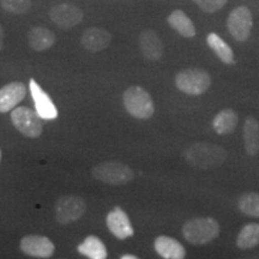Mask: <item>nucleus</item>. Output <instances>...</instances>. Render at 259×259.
Instances as JSON below:
<instances>
[{
  "label": "nucleus",
  "instance_id": "nucleus-7",
  "mask_svg": "<svg viewBox=\"0 0 259 259\" xmlns=\"http://www.w3.org/2000/svg\"><path fill=\"white\" fill-rule=\"evenodd\" d=\"M42 119L36 111L29 107H16L11 112V121L22 135L28 138H37L42 134Z\"/></svg>",
  "mask_w": 259,
  "mask_h": 259
},
{
  "label": "nucleus",
  "instance_id": "nucleus-29",
  "mask_svg": "<svg viewBox=\"0 0 259 259\" xmlns=\"http://www.w3.org/2000/svg\"><path fill=\"white\" fill-rule=\"evenodd\" d=\"M0 160H2V150H0Z\"/></svg>",
  "mask_w": 259,
  "mask_h": 259
},
{
  "label": "nucleus",
  "instance_id": "nucleus-14",
  "mask_svg": "<svg viewBox=\"0 0 259 259\" xmlns=\"http://www.w3.org/2000/svg\"><path fill=\"white\" fill-rule=\"evenodd\" d=\"M112 35L111 32L107 31L106 29L99 27H92L85 29L80 37V44L82 46L90 52L97 53L106 50L111 45Z\"/></svg>",
  "mask_w": 259,
  "mask_h": 259
},
{
  "label": "nucleus",
  "instance_id": "nucleus-13",
  "mask_svg": "<svg viewBox=\"0 0 259 259\" xmlns=\"http://www.w3.org/2000/svg\"><path fill=\"white\" fill-rule=\"evenodd\" d=\"M27 94L22 82H11L0 89V113H8L15 109L23 101Z\"/></svg>",
  "mask_w": 259,
  "mask_h": 259
},
{
  "label": "nucleus",
  "instance_id": "nucleus-1",
  "mask_svg": "<svg viewBox=\"0 0 259 259\" xmlns=\"http://www.w3.org/2000/svg\"><path fill=\"white\" fill-rule=\"evenodd\" d=\"M226 149L208 142H199L187 149L185 153L186 162L196 169H215L227 160Z\"/></svg>",
  "mask_w": 259,
  "mask_h": 259
},
{
  "label": "nucleus",
  "instance_id": "nucleus-10",
  "mask_svg": "<svg viewBox=\"0 0 259 259\" xmlns=\"http://www.w3.org/2000/svg\"><path fill=\"white\" fill-rule=\"evenodd\" d=\"M21 250L24 254L34 258H51L56 246L47 236L25 235L21 240Z\"/></svg>",
  "mask_w": 259,
  "mask_h": 259
},
{
  "label": "nucleus",
  "instance_id": "nucleus-19",
  "mask_svg": "<svg viewBox=\"0 0 259 259\" xmlns=\"http://www.w3.org/2000/svg\"><path fill=\"white\" fill-rule=\"evenodd\" d=\"M239 122V116L231 108L222 109L212 120V128L218 135H229L234 132Z\"/></svg>",
  "mask_w": 259,
  "mask_h": 259
},
{
  "label": "nucleus",
  "instance_id": "nucleus-17",
  "mask_svg": "<svg viewBox=\"0 0 259 259\" xmlns=\"http://www.w3.org/2000/svg\"><path fill=\"white\" fill-rule=\"evenodd\" d=\"M56 34L44 27H34L28 32V42L31 50L44 52L50 50L56 44Z\"/></svg>",
  "mask_w": 259,
  "mask_h": 259
},
{
  "label": "nucleus",
  "instance_id": "nucleus-12",
  "mask_svg": "<svg viewBox=\"0 0 259 259\" xmlns=\"http://www.w3.org/2000/svg\"><path fill=\"white\" fill-rule=\"evenodd\" d=\"M106 223L108 229L115 238L127 239L134 235V228H132L131 221H130L127 213L122 210L120 206H115L111 212L107 215Z\"/></svg>",
  "mask_w": 259,
  "mask_h": 259
},
{
  "label": "nucleus",
  "instance_id": "nucleus-15",
  "mask_svg": "<svg viewBox=\"0 0 259 259\" xmlns=\"http://www.w3.org/2000/svg\"><path fill=\"white\" fill-rule=\"evenodd\" d=\"M139 48L142 54L149 60H158L163 54V44L156 34V31L147 30L142 31L139 35Z\"/></svg>",
  "mask_w": 259,
  "mask_h": 259
},
{
  "label": "nucleus",
  "instance_id": "nucleus-27",
  "mask_svg": "<svg viewBox=\"0 0 259 259\" xmlns=\"http://www.w3.org/2000/svg\"><path fill=\"white\" fill-rule=\"evenodd\" d=\"M3 47H4V30L0 25V50H3Z\"/></svg>",
  "mask_w": 259,
  "mask_h": 259
},
{
  "label": "nucleus",
  "instance_id": "nucleus-25",
  "mask_svg": "<svg viewBox=\"0 0 259 259\" xmlns=\"http://www.w3.org/2000/svg\"><path fill=\"white\" fill-rule=\"evenodd\" d=\"M5 11L14 15H24L30 10V0H0Z\"/></svg>",
  "mask_w": 259,
  "mask_h": 259
},
{
  "label": "nucleus",
  "instance_id": "nucleus-22",
  "mask_svg": "<svg viewBox=\"0 0 259 259\" xmlns=\"http://www.w3.org/2000/svg\"><path fill=\"white\" fill-rule=\"evenodd\" d=\"M77 251L80 254L90 259H106L107 248L103 242L95 235H89L84 239L82 244L78 245Z\"/></svg>",
  "mask_w": 259,
  "mask_h": 259
},
{
  "label": "nucleus",
  "instance_id": "nucleus-4",
  "mask_svg": "<svg viewBox=\"0 0 259 259\" xmlns=\"http://www.w3.org/2000/svg\"><path fill=\"white\" fill-rule=\"evenodd\" d=\"M93 177L96 180L113 186L125 185L134 179V170L127 164L119 161H107L93 168Z\"/></svg>",
  "mask_w": 259,
  "mask_h": 259
},
{
  "label": "nucleus",
  "instance_id": "nucleus-11",
  "mask_svg": "<svg viewBox=\"0 0 259 259\" xmlns=\"http://www.w3.org/2000/svg\"><path fill=\"white\" fill-rule=\"evenodd\" d=\"M29 89H30L32 100H34L35 111L40 115L42 120H53V119L58 118V109L56 105L52 101L50 95L38 85L36 80L30 79Z\"/></svg>",
  "mask_w": 259,
  "mask_h": 259
},
{
  "label": "nucleus",
  "instance_id": "nucleus-21",
  "mask_svg": "<svg viewBox=\"0 0 259 259\" xmlns=\"http://www.w3.org/2000/svg\"><path fill=\"white\" fill-rule=\"evenodd\" d=\"M206 44H208V46L211 48L213 53L220 58V60H221L222 63H225L227 65H233L235 63L233 50L229 47V45L226 44V41H223V38H221L218 34H216V32H210L208 36H206Z\"/></svg>",
  "mask_w": 259,
  "mask_h": 259
},
{
  "label": "nucleus",
  "instance_id": "nucleus-26",
  "mask_svg": "<svg viewBox=\"0 0 259 259\" xmlns=\"http://www.w3.org/2000/svg\"><path fill=\"white\" fill-rule=\"evenodd\" d=\"M198 8L206 14H213L221 10L228 0H193Z\"/></svg>",
  "mask_w": 259,
  "mask_h": 259
},
{
  "label": "nucleus",
  "instance_id": "nucleus-28",
  "mask_svg": "<svg viewBox=\"0 0 259 259\" xmlns=\"http://www.w3.org/2000/svg\"><path fill=\"white\" fill-rule=\"evenodd\" d=\"M121 259H137L136 255H132V254H124L121 255Z\"/></svg>",
  "mask_w": 259,
  "mask_h": 259
},
{
  "label": "nucleus",
  "instance_id": "nucleus-18",
  "mask_svg": "<svg viewBox=\"0 0 259 259\" xmlns=\"http://www.w3.org/2000/svg\"><path fill=\"white\" fill-rule=\"evenodd\" d=\"M244 145L248 156L259 153V121L254 116H247L244 122Z\"/></svg>",
  "mask_w": 259,
  "mask_h": 259
},
{
  "label": "nucleus",
  "instance_id": "nucleus-24",
  "mask_svg": "<svg viewBox=\"0 0 259 259\" xmlns=\"http://www.w3.org/2000/svg\"><path fill=\"white\" fill-rule=\"evenodd\" d=\"M238 206L240 211L251 218H259V193L248 192L239 198Z\"/></svg>",
  "mask_w": 259,
  "mask_h": 259
},
{
  "label": "nucleus",
  "instance_id": "nucleus-23",
  "mask_svg": "<svg viewBox=\"0 0 259 259\" xmlns=\"http://www.w3.org/2000/svg\"><path fill=\"white\" fill-rule=\"evenodd\" d=\"M259 245V223H247L236 236V246L240 250H250Z\"/></svg>",
  "mask_w": 259,
  "mask_h": 259
},
{
  "label": "nucleus",
  "instance_id": "nucleus-16",
  "mask_svg": "<svg viewBox=\"0 0 259 259\" xmlns=\"http://www.w3.org/2000/svg\"><path fill=\"white\" fill-rule=\"evenodd\" d=\"M154 247L157 254L164 259H183L186 257L185 247L170 236H157L155 239Z\"/></svg>",
  "mask_w": 259,
  "mask_h": 259
},
{
  "label": "nucleus",
  "instance_id": "nucleus-2",
  "mask_svg": "<svg viewBox=\"0 0 259 259\" xmlns=\"http://www.w3.org/2000/svg\"><path fill=\"white\" fill-rule=\"evenodd\" d=\"M221 228L212 218H197L187 221L183 227V235L192 245H206L220 235Z\"/></svg>",
  "mask_w": 259,
  "mask_h": 259
},
{
  "label": "nucleus",
  "instance_id": "nucleus-9",
  "mask_svg": "<svg viewBox=\"0 0 259 259\" xmlns=\"http://www.w3.org/2000/svg\"><path fill=\"white\" fill-rule=\"evenodd\" d=\"M83 17L84 14L82 10L73 4L56 5L50 11L51 21L63 29L76 27L83 21Z\"/></svg>",
  "mask_w": 259,
  "mask_h": 259
},
{
  "label": "nucleus",
  "instance_id": "nucleus-6",
  "mask_svg": "<svg viewBox=\"0 0 259 259\" xmlns=\"http://www.w3.org/2000/svg\"><path fill=\"white\" fill-rule=\"evenodd\" d=\"M87 211V203L77 194H66L57 200L54 215L59 225H69L78 221Z\"/></svg>",
  "mask_w": 259,
  "mask_h": 259
},
{
  "label": "nucleus",
  "instance_id": "nucleus-5",
  "mask_svg": "<svg viewBox=\"0 0 259 259\" xmlns=\"http://www.w3.org/2000/svg\"><path fill=\"white\" fill-rule=\"evenodd\" d=\"M177 88L191 96L202 95L211 85V77L204 69H187L176 76Z\"/></svg>",
  "mask_w": 259,
  "mask_h": 259
},
{
  "label": "nucleus",
  "instance_id": "nucleus-8",
  "mask_svg": "<svg viewBox=\"0 0 259 259\" xmlns=\"http://www.w3.org/2000/svg\"><path fill=\"white\" fill-rule=\"evenodd\" d=\"M253 17L247 6H238L233 9L227 18V28L232 37L238 42H245L250 37Z\"/></svg>",
  "mask_w": 259,
  "mask_h": 259
},
{
  "label": "nucleus",
  "instance_id": "nucleus-20",
  "mask_svg": "<svg viewBox=\"0 0 259 259\" xmlns=\"http://www.w3.org/2000/svg\"><path fill=\"white\" fill-rule=\"evenodd\" d=\"M168 24L176 30L178 34H180L184 37H193L196 36V27L193 22L191 21L185 12L181 10H176L168 16L167 18Z\"/></svg>",
  "mask_w": 259,
  "mask_h": 259
},
{
  "label": "nucleus",
  "instance_id": "nucleus-3",
  "mask_svg": "<svg viewBox=\"0 0 259 259\" xmlns=\"http://www.w3.org/2000/svg\"><path fill=\"white\" fill-rule=\"evenodd\" d=\"M122 101L126 111L135 118L145 120L154 115L155 106L153 99L150 94L142 87L134 85L126 89Z\"/></svg>",
  "mask_w": 259,
  "mask_h": 259
}]
</instances>
